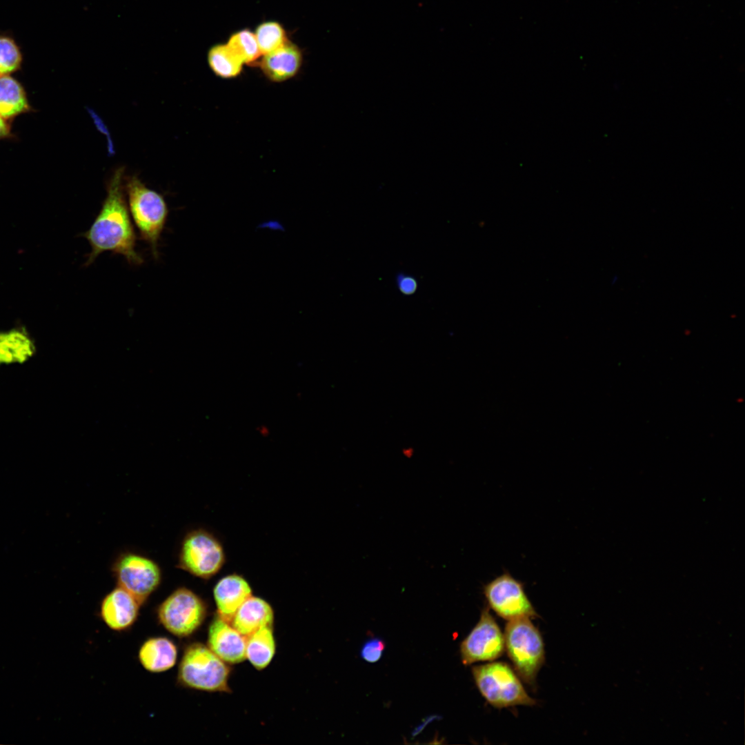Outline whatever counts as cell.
<instances>
[{"label": "cell", "mask_w": 745, "mask_h": 745, "mask_svg": "<svg viewBox=\"0 0 745 745\" xmlns=\"http://www.w3.org/2000/svg\"><path fill=\"white\" fill-rule=\"evenodd\" d=\"M123 170L117 169L108 182L107 195L93 223L82 236L90 247L86 266L102 252L123 255L132 265H140L143 258L135 250L136 235L124 196Z\"/></svg>", "instance_id": "cell-1"}, {"label": "cell", "mask_w": 745, "mask_h": 745, "mask_svg": "<svg viewBox=\"0 0 745 745\" xmlns=\"http://www.w3.org/2000/svg\"><path fill=\"white\" fill-rule=\"evenodd\" d=\"M230 669L208 646L187 645L177 671V683L186 688L208 692H230Z\"/></svg>", "instance_id": "cell-2"}, {"label": "cell", "mask_w": 745, "mask_h": 745, "mask_svg": "<svg viewBox=\"0 0 745 745\" xmlns=\"http://www.w3.org/2000/svg\"><path fill=\"white\" fill-rule=\"evenodd\" d=\"M128 205L139 237L149 244L155 258L165 227L168 208L163 197L148 188L137 177H128L124 184Z\"/></svg>", "instance_id": "cell-3"}, {"label": "cell", "mask_w": 745, "mask_h": 745, "mask_svg": "<svg viewBox=\"0 0 745 745\" xmlns=\"http://www.w3.org/2000/svg\"><path fill=\"white\" fill-rule=\"evenodd\" d=\"M504 636L505 649L517 674L527 684H534L545 660L539 630L530 618H521L508 621Z\"/></svg>", "instance_id": "cell-4"}, {"label": "cell", "mask_w": 745, "mask_h": 745, "mask_svg": "<svg viewBox=\"0 0 745 745\" xmlns=\"http://www.w3.org/2000/svg\"><path fill=\"white\" fill-rule=\"evenodd\" d=\"M472 674L481 695L495 708L536 704L506 663L495 662L475 666L472 668Z\"/></svg>", "instance_id": "cell-5"}, {"label": "cell", "mask_w": 745, "mask_h": 745, "mask_svg": "<svg viewBox=\"0 0 745 745\" xmlns=\"http://www.w3.org/2000/svg\"><path fill=\"white\" fill-rule=\"evenodd\" d=\"M226 556L220 540L203 528L192 530L182 539L177 567L203 580H209L223 567Z\"/></svg>", "instance_id": "cell-6"}, {"label": "cell", "mask_w": 745, "mask_h": 745, "mask_svg": "<svg viewBox=\"0 0 745 745\" xmlns=\"http://www.w3.org/2000/svg\"><path fill=\"white\" fill-rule=\"evenodd\" d=\"M208 613L206 602L186 587L172 591L157 608L159 623L170 634L185 638L201 626Z\"/></svg>", "instance_id": "cell-7"}, {"label": "cell", "mask_w": 745, "mask_h": 745, "mask_svg": "<svg viewBox=\"0 0 745 745\" xmlns=\"http://www.w3.org/2000/svg\"><path fill=\"white\" fill-rule=\"evenodd\" d=\"M112 571L119 586L143 605L157 589L161 570L152 559L134 553H124L115 561Z\"/></svg>", "instance_id": "cell-8"}, {"label": "cell", "mask_w": 745, "mask_h": 745, "mask_svg": "<svg viewBox=\"0 0 745 745\" xmlns=\"http://www.w3.org/2000/svg\"><path fill=\"white\" fill-rule=\"evenodd\" d=\"M483 593L488 606L504 619L538 617L525 592L524 583L508 571L484 585Z\"/></svg>", "instance_id": "cell-9"}, {"label": "cell", "mask_w": 745, "mask_h": 745, "mask_svg": "<svg viewBox=\"0 0 745 745\" xmlns=\"http://www.w3.org/2000/svg\"><path fill=\"white\" fill-rule=\"evenodd\" d=\"M505 650L504 636L499 625L484 608L480 619L460 644V655L464 665L477 662L493 661Z\"/></svg>", "instance_id": "cell-10"}, {"label": "cell", "mask_w": 745, "mask_h": 745, "mask_svg": "<svg viewBox=\"0 0 745 745\" xmlns=\"http://www.w3.org/2000/svg\"><path fill=\"white\" fill-rule=\"evenodd\" d=\"M141 606L130 593L117 586L103 598L99 615L110 629L123 632L131 628L135 624Z\"/></svg>", "instance_id": "cell-11"}, {"label": "cell", "mask_w": 745, "mask_h": 745, "mask_svg": "<svg viewBox=\"0 0 745 745\" xmlns=\"http://www.w3.org/2000/svg\"><path fill=\"white\" fill-rule=\"evenodd\" d=\"M207 642L209 648L226 664H237L246 658V637L217 615L209 626Z\"/></svg>", "instance_id": "cell-12"}, {"label": "cell", "mask_w": 745, "mask_h": 745, "mask_svg": "<svg viewBox=\"0 0 745 745\" xmlns=\"http://www.w3.org/2000/svg\"><path fill=\"white\" fill-rule=\"evenodd\" d=\"M212 592L217 615L228 622L239 606L252 595L249 582L238 573H230L219 579Z\"/></svg>", "instance_id": "cell-13"}, {"label": "cell", "mask_w": 745, "mask_h": 745, "mask_svg": "<svg viewBox=\"0 0 745 745\" xmlns=\"http://www.w3.org/2000/svg\"><path fill=\"white\" fill-rule=\"evenodd\" d=\"M301 61L302 55L299 48L287 41L280 48L264 54L260 67L269 80L281 82L298 72Z\"/></svg>", "instance_id": "cell-14"}, {"label": "cell", "mask_w": 745, "mask_h": 745, "mask_svg": "<svg viewBox=\"0 0 745 745\" xmlns=\"http://www.w3.org/2000/svg\"><path fill=\"white\" fill-rule=\"evenodd\" d=\"M178 657L176 644L163 636L149 637L141 645L138 659L147 671L159 673L174 667Z\"/></svg>", "instance_id": "cell-15"}, {"label": "cell", "mask_w": 745, "mask_h": 745, "mask_svg": "<svg viewBox=\"0 0 745 745\" xmlns=\"http://www.w3.org/2000/svg\"><path fill=\"white\" fill-rule=\"evenodd\" d=\"M274 611L265 599L250 596L237 610L230 620L231 625L241 635L248 637L264 627H272Z\"/></svg>", "instance_id": "cell-16"}, {"label": "cell", "mask_w": 745, "mask_h": 745, "mask_svg": "<svg viewBox=\"0 0 745 745\" xmlns=\"http://www.w3.org/2000/svg\"><path fill=\"white\" fill-rule=\"evenodd\" d=\"M35 353L33 339L23 327L0 331V364H23Z\"/></svg>", "instance_id": "cell-17"}, {"label": "cell", "mask_w": 745, "mask_h": 745, "mask_svg": "<svg viewBox=\"0 0 745 745\" xmlns=\"http://www.w3.org/2000/svg\"><path fill=\"white\" fill-rule=\"evenodd\" d=\"M30 110L21 84L10 75L0 76V115L8 120Z\"/></svg>", "instance_id": "cell-18"}, {"label": "cell", "mask_w": 745, "mask_h": 745, "mask_svg": "<svg viewBox=\"0 0 745 745\" xmlns=\"http://www.w3.org/2000/svg\"><path fill=\"white\" fill-rule=\"evenodd\" d=\"M275 640L272 627H264L246 637V657L258 670L265 668L275 653Z\"/></svg>", "instance_id": "cell-19"}, {"label": "cell", "mask_w": 745, "mask_h": 745, "mask_svg": "<svg viewBox=\"0 0 745 745\" xmlns=\"http://www.w3.org/2000/svg\"><path fill=\"white\" fill-rule=\"evenodd\" d=\"M208 63L212 71L218 77L230 79L237 77L241 72L244 63L226 44H217L208 52Z\"/></svg>", "instance_id": "cell-20"}, {"label": "cell", "mask_w": 745, "mask_h": 745, "mask_svg": "<svg viewBox=\"0 0 745 745\" xmlns=\"http://www.w3.org/2000/svg\"><path fill=\"white\" fill-rule=\"evenodd\" d=\"M226 45L244 64L253 63L261 54L255 34L246 29L232 34Z\"/></svg>", "instance_id": "cell-21"}, {"label": "cell", "mask_w": 745, "mask_h": 745, "mask_svg": "<svg viewBox=\"0 0 745 745\" xmlns=\"http://www.w3.org/2000/svg\"><path fill=\"white\" fill-rule=\"evenodd\" d=\"M254 34L261 54L280 48L288 41L284 29L275 21L261 23Z\"/></svg>", "instance_id": "cell-22"}, {"label": "cell", "mask_w": 745, "mask_h": 745, "mask_svg": "<svg viewBox=\"0 0 745 745\" xmlns=\"http://www.w3.org/2000/svg\"><path fill=\"white\" fill-rule=\"evenodd\" d=\"M22 54L14 40L0 34V76L10 75L20 69Z\"/></svg>", "instance_id": "cell-23"}, {"label": "cell", "mask_w": 745, "mask_h": 745, "mask_svg": "<svg viewBox=\"0 0 745 745\" xmlns=\"http://www.w3.org/2000/svg\"><path fill=\"white\" fill-rule=\"evenodd\" d=\"M385 647V642L381 639L371 638L364 644L360 651L361 657L369 663L377 662L381 659Z\"/></svg>", "instance_id": "cell-24"}, {"label": "cell", "mask_w": 745, "mask_h": 745, "mask_svg": "<svg viewBox=\"0 0 745 745\" xmlns=\"http://www.w3.org/2000/svg\"><path fill=\"white\" fill-rule=\"evenodd\" d=\"M397 286L399 290L405 295L414 294L418 287L416 279L404 273H399L396 278Z\"/></svg>", "instance_id": "cell-25"}, {"label": "cell", "mask_w": 745, "mask_h": 745, "mask_svg": "<svg viewBox=\"0 0 745 745\" xmlns=\"http://www.w3.org/2000/svg\"><path fill=\"white\" fill-rule=\"evenodd\" d=\"M10 126L7 119L0 115V140L11 137Z\"/></svg>", "instance_id": "cell-26"}, {"label": "cell", "mask_w": 745, "mask_h": 745, "mask_svg": "<svg viewBox=\"0 0 745 745\" xmlns=\"http://www.w3.org/2000/svg\"><path fill=\"white\" fill-rule=\"evenodd\" d=\"M257 228H270L271 230H282V231L285 230V229L284 228V226L278 221H264V222L261 223V224H259L257 226Z\"/></svg>", "instance_id": "cell-27"}, {"label": "cell", "mask_w": 745, "mask_h": 745, "mask_svg": "<svg viewBox=\"0 0 745 745\" xmlns=\"http://www.w3.org/2000/svg\"><path fill=\"white\" fill-rule=\"evenodd\" d=\"M437 715H433V716H430V717H428L426 718L425 721L424 722H422L423 723L422 724L419 725L417 728H415V731L412 733L413 735L415 736V735H417L419 733H420L423 730V728H424V726H426V725L427 724H428L429 722L435 720V719H437Z\"/></svg>", "instance_id": "cell-28"}, {"label": "cell", "mask_w": 745, "mask_h": 745, "mask_svg": "<svg viewBox=\"0 0 745 745\" xmlns=\"http://www.w3.org/2000/svg\"><path fill=\"white\" fill-rule=\"evenodd\" d=\"M1 365V364H0Z\"/></svg>", "instance_id": "cell-29"}]
</instances>
